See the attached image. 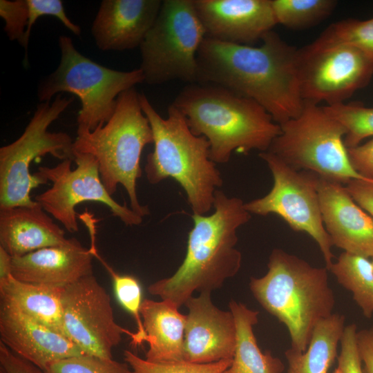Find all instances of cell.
Here are the masks:
<instances>
[{"label": "cell", "instance_id": "16", "mask_svg": "<svg viewBox=\"0 0 373 373\" xmlns=\"http://www.w3.org/2000/svg\"><path fill=\"white\" fill-rule=\"evenodd\" d=\"M206 37L251 46L277 24L271 0H194Z\"/></svg>", "mask_w": 373, "mask_h": 373}, {"label": "cell", "instance_id": "30", "mask_svg": "<svg viewBox=\"0 0 373 373\" xmlns=\"http://www.w3.org/2000/svg\"><path fill=\"white\" fill-rule=\"evenodd\" d=\"M325 43L353 46L373 58V17L346 19L330 24L316 39Z\"/></svg>", "mask_w": 373, "mask_h": 373}, {"label": "cell", "instance_id": "33", "mask_svg": "<svg viewBox=\"0 0 373 373\" xmlns=\"http://www.w3.org/2000/svg\"><path fill=\"white\" fill-rule=\"evenodd\" d=\"M0 16L5 21L4 31L10 40H17L25 50L23 64H28L26 32L28 23L27 0H1Z\"/></svg>", "mask_w": 373, "mask_h": 373}, {"label": "cell", "instance_id": "3", "mask_svg": "<svg viewBox=\"0 0 373 373\" xmlns=\"http://www.w3.org/2000/svg\"><path fill=\"white\" fill-rule=\"evenodd\" d=\"M172 105L185 117L191 132L210 144V159L225 164L233 151H267L281 133L279 124L261 106L225 87L190 84Z\"/></svg>", "mask_w": 373, "mask_h": 373}, {"label": "cell", "instance_id": "17", "mask_svg": "<svg viewBox=\"0 0 373 373\" xmlns=\"http://www.w3.org/2000/svg\"><path fill=\"white\" fill-rule=\"evenodd\" d=\"M0 336L12 352L42 371L57 361L84 354L68 337L3 300L0 304Z\"/></svg>", "mask_w": 373, "mask_h": 373}, {"label": "cell", "instance_id": "7", "mask_svg": "<svg viewBox=\"0 0 373 373\" xmlns=\"http://www.w3.org/2000/svg\"><path fill=\"white\" fill-rule=\"evenodd\" d=\"M61 59L57 69L39 84L40 102L50 101L61 93L79 97L81 109L77 116V132L92 131L104 126L112 117L117 97L124 91L144 82L139 68L119 71L99 64L81 54L70 37L58 40Z\"/></svg>", "mask_w": 373, "mask_h": 373}, {"label": "cell", "instance_id": "11", "mask_svg": "<svg viewBox=\"0 0 373 373\" xmlns=\"http://www.w3.org/2000/svg\"><path fill=\"white\" fill-rule=\"evenodd\" d=\"M271 172L274 184L265 195L245 203L251 214H275L294 231L305 232L317 243L329 270L333 264V245L324 226L318 186L320 177L309 171H296L275 154L259 153Z\"/></svg>", "mask_w": 373, "mask_h": 373}, {"label": "cell", "instance_id": "1", "mask_svg": "<svg viewBox=\"0 0 373 373\" xmlns=\"http://www.w3.org/2000/svg\"><path fill=\"white\" fill-rule=\"evenodd\" d=\"M259 46L205 37L198 50L199 83L229 88L261 106L280 125L303 108L298 74V48L273 30Z\"/></svg>", "mask_w": 373, "mask_h": 373}, {"label": "cell", "instance_id": "42", "mask_svg": "<svg viewBox=\"0 0 373 373\" xmlns=\"http://www.w3.org/2000/svg\"><path fill=\"white\" fill-rule=\"evenodd\" d=\"M371 261H372V266H373V257L371 258Z\"/></svg>", "mask_w": 373, "mask_h": 373}, {"label": "cell", "instance_id": "43", "mask_svg": "<svg viewBox=\"0 0 373 373\" xmlns=\"http://www.w3.org/2000/svg\"><path fill=\"white\" fill-rule=\"evenodd\" d=\"M372 180H373V179H372Z\"/></svg>", "mask_w": 373, "mask_h": 373}, {"label": "cell", "instance_id": "25", "mask_svg": "<svg viewBox=\"0 0 373 373\" xmlns=\"http://www.w3.org/2000/svg\"><path fill=\"white\" fill-rule=\"evenodd\" d=\"M345 316L333 313L314 329L305 352L290 347L285 352L288 363L285 373H327L337 357L345 329Z\"/></svg>", "mask_w": 373, "mask_h": 373}, {"label": "cell", "instance_id": "27", "mask_svg": "<svg viewBox=\"0 0 373 373\" xmlns=\"http://www.w3.org/2000/svg\"><path fill=\"white\" fill-rule=\"evenodd\" d=\"M278 23L291 28L314 26L327 18L335 9L334 0H271Z\"/></svg>", "mask_w": 373, "mask_h": 373}, {"label": "cell", "instance_id": "32", "mask_svg": "<svg viewBox=\"0 0 373 373\" xmlns=\"http://www.w3.org/2000/svg\"><path fill=\"white\" fill-rule=\"evenodd\" d=\"M44 373H133L127 363L90 355L66 358L51 363Z\"/></svg>", "mask_w": 373, "mask_h": 373}, {"label": "cell", "instance_id": "36", "mask_svg": "<svg viewBox=\"0 0 373 373\" xmlns=\"http://www.w3.org/2000/svg\"><path fill=\"white\" fill-rule=\"evenodd\" d=\"M350 163L361 176L373 179V138L365 143L347 149Z\"/></svg>", "mask_w": 373, "mask_h": 373}, {"label": "cell", "instance_id": "23", "mask_svg": "<svg viewBox=\"0 0 373 373\" xmlns=\"http://www.w3.org/2000/svg\"><path fill=\"white\" fill-rule=\"evenodd\" d=\"M62 289L21 281L11 276L0 282V299L15 305L35 321L66 336L61 300Z\"/></svg>", "mask_w": 373, "mask_h": 373}, {"label": "cell", "instance_id": "37", "mask_svg": "<svg viewBox=\"0 0 373 373\" xmlns=\"http://www.w3.org/2000/svg\"><path fill=\"white\" fill-rule=\"evenodd\" d=\"M0 364L4 373H44V372L12 352L0 342Z\"/></svg>", "mask_w": 373, "mask_h": 373}, {"label": "cell", "instance_id": "22", "mask_svg": "<svg viewBox=\"0 0 373 373\" xmlns=\"http://www.w3.org/2000/svg\"><path fill=\"white\" fill-rule=\"evenodd\" d=\"M167 300L144 299L141 316L149 347L146 360L155 363L184 361L186 315Z\"/></svg>", "mask_w": 373, "mask_h": 373}, {"label": "cell", "instance_id": "19", "mask_svg": "<svg viewBox=\"0 0 373 373\" xmlns=\"http://www.w3.org/2000/svg\"><path fill=\"white\" fill-rule=\"evenodd\" d=\"M161 0H103L91 26V34L102 50L140 47L154 23Z\"/></svg>", "mask_w": 373, "mask_h": 373}, {"label": "cell", "instance_id": "8", "mask_svg": "<svg viewBox=\"0 0 373 373\" xmlns=\"http://www.w3.org/2000/svg\"><path fill=\"white\" fill-rule=\"evenodd\" d=\"M73 101V97L60 93L52 102H40L23 133L0 148V209L38 204L30 193L48 182L37 173H30L32 161L48 154L61 161L74 160L72 137L65 132L48 131Z\"/></svg>", "mask_w": 373, "mask_h": 373}, {"label": "cell", "instance_id": "28", "mask_svg": "<svg viewBox=\"0 0 373 373\" xmlns=\"http://www.w3.org/2000/svg\"><path fill=\"white\" fill-rule=\"evenodd\" d=\"M95 258L98 259L110 274L116 298L122 307L132 315L137 325V332L131 340L133 348L142 345L148 341V336L144 329L141 316L142 303V289L140 281L133 276L119 274L105 262L97 254Z\"/></svg>", "mask_w": 373, "mask_h": 373}, {"label": "cell", "instance_id": "18", "mask_svg": "<svg viewBox=\"0 0 373 373\" xmlns=\"http://www.w3.org/2000/svg\"><path fill=\"white\" fill-rule=\"evenodd\" d=\"M318 194L324 226L333 246L372 258L373 217L340 182L320 178Z\"/></svg>", "mask_w": 373, "mask_h": 373}, {"label": "cell", "instance_id": "29", "mask_svg": "<svg viewBox=\"0 0 373 373\" xmlns=\"http://www.w3.org/2000/svg\"><path fill=\"white\" fill-rule=\"evenodd\" d=\"M323 108L345 128L344 143L347 149L356 146L365 139L373 137V107L359 102H343Z\"/></svg>", "mask_w": 373, "mask_h": 373}, {"label": "cell", "instance_id": "2", "mask_svg": "<svg viewBox=\"0 0 373 373\" xmlns=\"http://www.w3.org/2000/svg\"><path fill=\"white\" fill-rule=\"evenodd\" d=\"M214 211L209 215L193 214L185 257L170 277L158 280L148 291L180 308L194 291H212L237 274L242 254L236 248L238 229L247 223L251 214L245 202L216 190Z\"/></svg>", "mask_w": 373, "mask_h": 373}, {"label": "cell", "instance_id": "4", "mask_svg": "<svg viewBox=\"0 0 373 373\" xmlns=\"http://www.w3.org/2000/svg\"><path fill=\"white\" fill-rule=\"evenodd\" d=\"M267 267L263 276L251 278L250 290L260 305L285 325L291 347L305 352L316 325L333 314L335 298L328 270L278 248L271 252Z\"/></svg>", "mask_w": 373, "mask_h": 373}, {"label": "cell", "instance_id": "24", "mask_svg": "<svg viewBox=\"0 0 373 373\" xmlns=\"http://www.w3.org/2000/svg\"><path fill=\"white\" fill-rule=\"evenodd\" d=\"M229 307L236 326V345L231 365L223 373H283L285 365L271 352L263 353L254 333L258 322V311L231 300Z\"/></svg>", "mask_w": 373, "mask_h": 373}, {"label": "cell", "instance_id": "6", "mask_svg": "<svg viewBox=\"0 0 373 373\" xmlns=\"http://www.w3.org/2000/svg\"><path fill=\"white\" fill-rule=\"evenodd\" d=\"M135 87L117 99L111 119L92 131L77 132L74 151L88 153L96 160L101 180L111 195L118 185L126 190L131 209L142 218L149 214L140 203L137 181L142 175L140 160L144 148L153 144L152 130Z\"/></svg>", "mask_w": 373, "mask_h": 373}, {"label": "cell", "instance_id": "20", "mask_svg": "<svg viewBox=\"0 0 373 373\" xmlns=\"http://www.w3.org/2000/svg\"><path fill=\"white\" fill-rule=\"evenodd\" d=\"M93 255L75 238L62 245L38 249L12 258L16 279L64 288L93 274Z\"/></svg>", "mask_w": 373, "mask_h": 373}, {"label": "cell", "instance_id": "40", "mask_svg": "<svg viewBox=\"0 0 373 373\" xmlns=\"http://www.w3.org/2000/svg\"><path fill=\"white\" fill-rule=\"evenodd\" d=\"M12 257L0 247V282L6 280L12 276Z\"/></svg>", "mask_w": 373, "mask_h": 373}, {"label": "cell", "instance_id": "34", "mask_svg": "<svg viewBox=\"0 0 373 373\" xmlns=\"http://www.w3.org/2000/svg\"><path fill=\"white\" fill-rule=\"evenodd\" d=\"M28 5V23L26 32V45L28 48L31 29L38 18L44 15L54 16L74 35L79 37L81 28L74 23L66 15L61 0H27Z\"/></svg>", "mask_w": 373, "mask_h": 373}, {"label": "cell", "instance_id": "5", "mask_svg": "<svg viewBox=\"0 0 373 373\" xmlns=\"http://www.w3.org/2000/svg\"><path fill=\"white\" fill-rule=\"evenodd\" d=\"M142 109L153 137V151L144 166L149 183L166 178L175 180L183 189L193 214L207 215L213 208L215 192L223 180L209 156L206 137L194 135L184 115L173 105L162 117L144 94H140Z\"/></svg>", "mask_w": 373, "mask_h": 373}, {"label": "cell", "instance_id": "10", "mask_svg": "<svg viewBox=\"0 0 373 373\" xmlns=\"http://www.w3.org/2000/svg\"><path fill=\"white\" fill-rule=\"evenodd\" d=\"M205 37L194 0L162 1L155 21L140 46L144 82L199 83L197 54Z\"/></svg>", "mask_w": 373, "mask_h": 373}, {"label": "cell", "instance_id": "39", "mask_svg": "<svg viewBox=\"0 0 373 373\" xmlns=\"http://www.w3.org/2000/svg\"><path fill=\"white\" fill-rule=\"evenodd\" d=\"M357 345L364 373H373V327L357 331Z\"/></svg>", "mask_w": 373, "mask_h": 373}, {"label": "cell", "instance_id": "26", "mask_svg": "<svg viewBox=\"0 0 373 373\" xmlns=\"http://www.w3.org/2000/svg\"><path fill=\"white\" fill-rule=\"evenodd\" d=\"M328 271L332 273L341 285L352 294L353 299L363 314L371 318L373 315V266L371 259L344 251Z\"/></svg>", "mask_w": 373, "mask_h": 373}, {"label": "cell", "instance_id": "14", "mask_svg": "<svg viewBox=\"0 0 373 373\" xmlns=\"http://www.w3.org/2000/svg\"><path fill=\"white\" fill-rule=\"evenodd\" d=\"M61 300L66 335L84 354L113 358L123 334L134 338L116 323L111 297L93 274L63 288Z\"/></svg>", "mask_w": 373, "mask_h": 373}, {"label": "cell", "instance_id": "9", "mask_svg": "<svg viewBox=\"0 0 373 373\" xmlns=\"http://www.w3.org/2000/svg\"><path fill=\"white\" fill-rule=\"evenodd\" d=\"M300 114L283 124L268 151L296 171H309L320 178L347 184L352 180L373 182L352 167L344 143V126L323 106L303 102Z\"/></svg>", "mask_w": 373, "mask_h": 373}, {"label": "cell", "instance_id": "12", "mask_svg": "<svg viewBox=\"0 0 373 373\" xmlns=\"http://www.w3.org/2000/svg\"><path fill=\"white\" fill-rule=\"evenodd\" d=\"M298 74L303 102L330 106L369 84L373 58L347 44L316 39L298 49Z\"/></svg>", "mask_w": 373, "mask_h": 373}, {"label": "cell", "instance_id": "38", "mask_svg": "<svg viewBox=\"0 0 373 373\" xmlns=\"http://www.w3.org/2000/svg\"><path fill=\"white\" fill-rule=\"evenodd\" d=\"M345 186L354 201L373 217V182L352 180Z\"/></svg>", "mask_w": 373, "mask_h": 373}, {"label": "cell", "instance_id": "31", "mask_svg": "<svg viewBox=\"0 0 373 373\" xmlns=\"http://www.w3.org/2000/svg\"><path fill=\"white\" fill-rule=\"evenodd\" d=\"M124 361L133 373H223L232 359L209 363H195L185 361L169 363H155L141 358L129 350L124 352Z\"/></svg>", "mask_w": 373, "mask_h": 373}, {"label": "cell", "instance_id": "15", "mask_svg": "<svg viewBox=\"0 0 373 373\" xmlns=\"http://www.w3.org/2000/svg\"><path fill=\"white\" fill-rule=\"evenodd\" d=\"M186 315L184 359L209 363L233 359L236 345V326L232 312L218 308L211 292L189 298Z\"/></svg>", "mask_w": 373, "mask_h": 373}, {"label": "cell", "instance_id": "35", "mask_svg": "<svg viewBox=\"0 0 373 373\" xmlns=\"http://www.w3.org/2000/svg\"><path fill=\"white\" fill-rule=\"evenodd\" d=\"M357 327L354 323L345 327L337 357L341 373H364L357 345Z\"/></svg>", "mask_w": 373, "mask_h": 373}, {"label": "cell", "instance_id": "21", "mask_svg": "<svg viewBox=\"0 0 373 373\" xmlns=\"http://www.w3.org/2000/svg\"><path fill=\"white\" fill-rule=\"evenodd\" d=\"M68 240L64 230L39 203L0 209V247L12 258L65 245Z\"/></svg>", "mask_w": 373, "mask_h": 373}, {"label": "cell", "instance_id": "41", "mask_svg": "<svg viewBox=\"0 0 373 373\" xmlns=\"http://www.w3.org/2000/svg\"><path fill=\"white\" fill-rule=\"evenodd\" d=\"M333 373H341V372H340L339 369L338 367H336Z\"/></svg>", "mask_w": 373, "mask_h": 373}, {"label": "cell", "instance_id": "13", "mask_svg": "<svg viewBox=\"0 0 373 373\" xmlns=\"http://www.w3.org/2000/svg\"><path fill=\"white\" fill-rule=\"evenodd\" d=\"M73 160H65L55 166H39L37 173L52 186L36 195L35 200L70 233L78 231L76 207L86 202H99L109 208L112 214L127 226L140 225L143 218L126 203L113 199L104 186L95 157L74 151Z\"/></svg>", "mask_w": 373, "mask_h": 373}]
</instances>
